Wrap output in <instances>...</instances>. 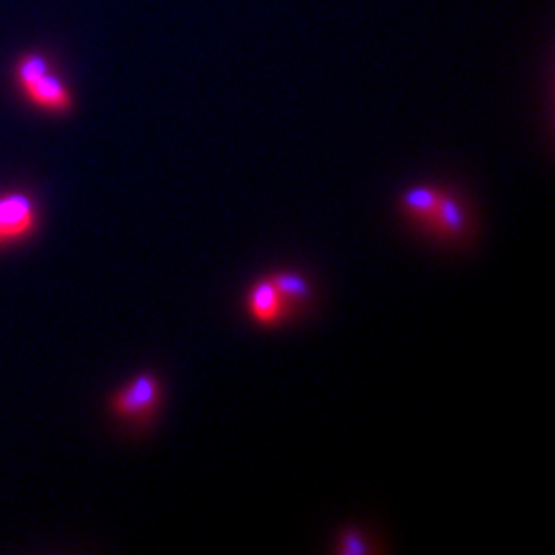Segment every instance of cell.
I'll list each match as a JSON object with an SVG mask.
<instances>
[{
  "instance_id": "obj_2",
  "label": "cell",
  "mask_w": 555,
  "mask_h": 555,
  "mask_svg": "<svg viewBox=\"0 0 555 555\" xmlns=\"http://www.w3.org/2000/svg\"><path fill=\"white\" fill-rule=\"evenodd\" d=\"M38 227V206L25 192L0 194V247L29 237Z\"/></svg>"
},
{
  "instance_id": "obj_9",
  "label": "cell",
  "mask_w": 555,
  "mask_h": 555,
  "mask_svg": "<svg viewBox=\"0 0 555 555\" xmlns=\"http://www.w3.org/2000/svg\"><path fill=\"white\" fill-rule=\"evenodd\" d=\"M337 552L346 555H362L369 552V545L364 543V537L360 535L358 531H346L339 539Z\"/></svg>"
},
{
  "instance_id": "obj_4",
  "label": "cell",
  "mask_w": 555,
  "mask_h": 555,
  "mask_svg": "<svg viewBox=\"0 0 555 555\" xmlns=\"http://www.w3.org/2000/svg\"><path fill=\"white\" fill-rule=\"evenodd\" d=\"M426 227L437 237L444 238V241H459L469 229V219H467V210H465L463 202L442 190L437 210Z\"/></svg>"
},
{
  "instance_id": "obj_5",
  "label": "cell",
  "mask_w": 555,
  "mask_h": 555,
  "mask_svg": "<svg viewBox=\"0 0 555 555\" xmlns=\"http://www.w3.org/2000/svg\"><path fill=\"white\" fill-rule=\"evenodd\" d=\"M23 93L36 107L48 109L52 114H66L73 107V95L66 87V82L52 73L36 80L34 85L25 87Z\"/></svg>"
},
{
  "instance_id": "obj_3",
  "label": "cell",
  "mask_w": 555,
  "mask_h": 555,
  "mask_svg": "<svg viewBox=\"0 0 555 555\" xmlns=\"http://www.w3.org/2000/svg\"><path fill=\"white\" fill-rule=\"evenodd\" d=\"M245 305H247L249 318L254 319L259 325H266V327L282 323L291 313L288 302L278 293L276 284L272 282V278L258 280L249 288Z\"/></svg>"
},
{
  "instance_id": "obj_7",
  "label": "cell",
  "mask_w": 555,
  "mask_h": 555,
  "mask_svg": "<svg viewBox=\"0 0 555 555\" xmlns=\"http://www.w3.org/2000/svg\"><path fill=\"white\" fill-rule=\"evenodd\" d=\"M270 278L276 284L278 293L288 302L291 309L295 305L309 302V298L313 297V288H311L309 280L300 276L297 272H278V274Z\"/></svg>"
},
{
  "instance_id": "obj_1",
  "label": "cell",
  "mask_w": 555,
  "mask_h": 555,
  "mask_svg": "<svg viewBox=\"0 0 555 555\" xmlns=\"http://www.w3.org/2000/svg\"><path fill=\"white\" fill-rule=\"evenodd\" d=\"M163 387L157 375L139 373L109 399L112 414L121 422L144 424L159 412Z\"/></svg>"
},
{
  "instance_id": "obj_8",
  "label": "cell",
  "mask_w": 555,
  "mask_h": 555,
  "mask_svg": "<svg viewBox=\"0 0 555 555\" xmlns=\"http://www.w3.org/2000/svg\"><path fill=\"white\" fill-rule=\"evenodd\" d=\"M50 70V60L41 54H25L23 59L17 62V68H15V77L20 82L21 91L29 85H34L36 80H40L41 77H46Z\"/></svg>"
},
{
  "instance_id": "obj_6",
  "label": "cell",
  "mask_w": 555,
  "mask_h": 555,
  "mask_svg": "<svg viewBox=\"0 0 555 555\" xmlns=\"http://www.w3.org/2000/svg\"><path fill=\"white\" fill-rule=\"evenodd\" d=\"M440 194L442 190H438L435 185L410 188L399 199V208L412 222L426 227L437 210Z\"/></svg>"
}]
</instances>
